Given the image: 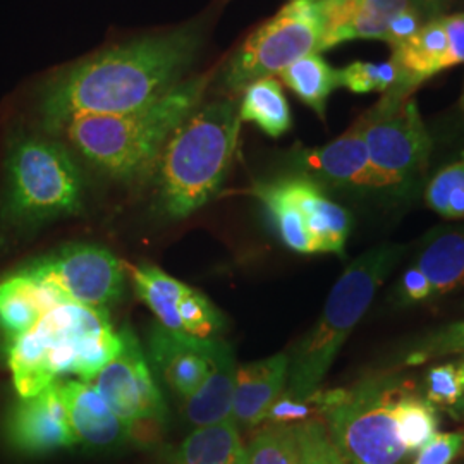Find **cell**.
<instances>
[{
    "mask_svg": "<svg viewBox=\"0 0 464 464\" xmlns=\"http://www.w3.org/2000/svg\"><path fill=\"white\" fill-rule=\"evenodd\" d=\"M293 425L298 442V464H348L322 418Z\"/></svg>",
    "mask_w": 464,
    "mask_h": 464,
    "instance_id": "cell-31",
    "label": "cell"
},
{
    "mask_svg": "<svg viewBox=\"0 0 464 464\" xmlns=\"http://www.w3.org/2000/svg\"><path fill=\"white\" fill-rule=\"evenodd\" d=\"M284 195L298 207L306 226L315 237L320 253L344 256L349 234L353 229V217L348 210L335 203L312 179L301 174H287L276 179Z\"/></svg>",
    "mask_w": 464,
    "mask_h": 464,
    "instance_id": "cell-15",
    "label": "cell"
},
{
    "mask_svg": "<svg viewBox=\"0 0 464 464\" xmlns=\"http://www.w3.org/2000/svg\"><path fill=\"white\" fill-rule=\"evenodd\" d=\"M339 86H344L353 93H385L398 80V69L392 59L385 63H363L356 61L337 71Z\"/></svg>",
    "mask_w": 464,
    "mask_h": 464,
    "instance_id": "cell-33",
    "label": "cell"
},
{
    "mask_svg": "<svg viewBox=\"0 0 464 464\" xmlns=\"http://www.w3.org/2000/svg\"><path fill=\"white\" fill-rule=\"evenodd\" d=\"M442 23L448 34L449 64L450 67L464 64V13L446 14Z\"/></svg>",
    "mask_w": 464,
    "mask_h": 464,
    "instance_id": "cell-38",
    "label": "cell"
},
{
    "mask_svg": "<svg viewBox=\"0 0 464 464\" xmlns=\"http://www.w3.org/2000/svg\"><path fill=\"white\" fill-rule=\"evenodd\" d=\"M217 344L214 337L201 339L157 324L149 334V358L162 381L184 401L191 398L210 375Z\"/></svg>",
    "mask_w": 464,
    "mask_h": 464,
    "instance_id": "cell-13",
    "label": "cell"
},
{
    "mask_svg": "<svg viewBox=\"0 0 464 464\" xmlns=\"http://www.w3.org/2000/svg\"><path fill=\"white\" fill-rule=\"evenodd\" d=\"M212 74L181 82L133 112L74 117L59 133L100 172L114 179L140 178L153 170L170 134L198 109Z\"/></svg>",
    "mask_w": 464,
    "mask_h": 464,
    "instance_id": "cell-2",
    "label": "cell"
},
{
    "mask_svg": "<svg viewBox=\"0 0 464 464\" xmlns=\"http://www.w3.org/2000/svg\"><path fill=\"white\" fill-rule=\"evenodd\" d=\"M415 383L398 372L368 373L332 391L318 389V415L348 464H410L399 440L394 406Z\"/></svg>",
    "mask_w": 464,
    "mask_h": 464,
    "instance_id": "cell-6",
    "label": "cell"
},
{
    "mask_svg": "<svg viewBox=\"0 0 464 464\" xmlns=\"http://www.w3.org/2000/svg\"><path fill=\"white\" fill-rule=\"evenodd\" d=\"M463 122H464V117H463Z\"/></svg>",
    "mask_w": 464,
    "mask_h": 464,
    "instance_id": "cell-42",
    "label": "cell"
},
{
    "mask_svg": "<svg viewBox=\"0 0 464 464\" xmlns=\"http://www.w3.org/2000/svg\"><path fill=\"white\" fill-rule=\"evenodd\" d=\"M122 348L103 308L66 303L11 341L9 368L19 398H32L64 375L92 382Z\"/></svg>",
    "mask_w": 464,
    "mask_h": 464,
    "instance_id": "cell-3",
    "label": "cell"
},
{
    "mask_svg": "<svg viewBox=\"0 0 464 464\" xmlns=\"http://www.w3.org/2000/svg\"><path fill=\"white\" fill-rule=\"evenodd\" d=\"M464 387L456 360L431 366L423 382V398L437 410L456 418L463 401Z\"/></svg>",
    "mask_w": 464,
    "mask_h": 464,
    "instance_id": "cell-32",
    "label": "cell"
},
{
    "mask_svg": "<svg viewBox=\"0 0 464 464\" xmlns=\"http://www.w3.org/2000/svg\"><path fill=\"white\" fill-rule=\"evenodd\" d=\"M391 59L398 69V80L391 90L404 95H415L421 84L449 69L448 34L442 17L425 23L415 36L392 49Z\"/></svg>",
    "mask_w": 464,
    "mask_h": 464,
    "instance_id": "cell-20",
    "label": "cell"
},
{
    "mask_svg": "<svg viewBox=\"0 0 464 464\" xmlns=\"http://www.w3.org/2000/svg\"><path fill=\"white\" fill-rule=\"evenodd\" d=\"M324 17L322 52L351 40H385L392 17L410 0H318Z\"/></svg>",
    "mask_w": 464,
    "mask_h": 464,
    "instance_id": "cell-16",
    "label": "cell"
},
{
    "mask_svg": "<svg viewBox=\"0 0 464 464\" xmlns=\"http://www.w3.org/2000/svg\"><path fill=\"white\" fill-rule=\"evenodd\" d=\"M394 420L399 440L411 456H415L435 433H439V410L420 396L415 387L398 399L394 406Z\"/></svg>",
    "mask_w": 464,
    "mask_h": 464,
    "instance_id": "cell-27",
    "label": "cell"
},
{
    "mask_svg": "<svg viewBox=\"0 0 464 464\" xmlns=\"http://www.w3.org/2000/svg\"><path fill=\"white\" fill-rule=\"evenodd\" d=\"M128 268L133 279L134 293L157 316V324L170 331L183 332L179 308L191 287L174 279L159 266L141 264Z\"/></svg>",
    "mask_w": 464,
    "mask_h": 464,
    "instance_id": "cell-24",
    "label": "cell"
},
{
    "mask_svg": "<svg viewBox=\"0 0 464 464\" xmlns=\"http://www.w3.org/2000/svg\"><path fill=\"white\" fill-rule=\"evenodd\" d=\"M406 251V245L383 243L366 249L346 266L344 274L332 287L314 329L289 354V377L284 391L287 396L304 399L320 389L337 353L365 316L377 291Z\"/></svg>",
    "mask_w": 464,
    "mask_h": 464,
    "instance_id": "cell-5",
    "label": "cell"
},
{
    "mask_svg": "<svg viewBox=\"0 0 464 464\" xmlns=\"http://www.w3.org/2000/svg\"><path fill=\"white\" fill-rule=\"evenodd\" d=\"M285 84L303 103L325 119L327 100L339 86L337 71L320 53H308L279 72Z\"/></svg>",
    "mask_w": 464,
    "mask_h": 464,
    "instance_id": "cell-26",
    "label": "cell"
},
{
    "mask_svg": "<svg viewBox=\"0 0 464 464\" xmlns=\"http://www.w3.org/2000/svg\"><path fill=\"white\" fill-rule=\"evenodd\" d=\"M452 354H464V320L429 332L408 344L398 365H423L429 360H439Z\"/></svg>",
    "mask_w": 464,
    "mask_h": 464,
    "instance_id": "cell-29",
    "label": "cell"
},
{
    "mask_svg": "<svg viewBox=\"0 0 464 464\" xmlns=\"http://www.w3.org/2000/svg\"><path fill=\"white\" fill-rule=\"evenodd\" d=\"M433 299L430 282L416 268L408 266L401 276L396 293H394V304L398 306H416L425 304Z\"/></svg>",
    "mask_w": 464,
    "mask_h": 464,
    "instance_id": "cell-36",
    "label": "cell"
},
{
    "mask_svg": "<svg viewBox=\"0 0 464 464\" xmlns=\"http://www.w3.org/2000/svg\"><path fill=\"white\" fill-rule=\"evenodd\" d=\"M358 122L377 193L391 198L413 197L427 174L433 150L415 97L387 90Z\"/></svg>",
    "mask_w": 464,
    "mask_h": 464,
    "instance_id": "cell-8",
    "label": "cell"
},
{
    "mask_svg": "<svg viewBox=\"0 0 464 464\" xmlns=\"http://www.w3.org/2000/svg\"><path fill=\"white\" fill-rule=\"evenodd\" d=\"M324 17L318 0H287L279 13L249 34L226 67L224 83L241 92L279 74L308 53L322 52Z\"/></svg>",
    "mask_w": 464,
    "mask_h": 464,
    "instance_id": "cell-9",
    "label": "cell"
},
{
    "mask_svg": "<svg viewBox=\"0 0 464 464\" xmlns=\"http://www.w3.org/2000/svg\"><path fill=\"white\" fill-rule=\"evenodd\" d=\"M425 201L435 214L464 218V159L442 167L425 188Z\"/></svg>",
    "mask_w": 464,
    "mask_h": 464,
    "instance_id": "cell-28",
    "label": "cell"
},
{
    "mask_svg": "<svg viewBox=\"0 0 464 464\" xmlns=\"http://www.w3.org/2000/svg\"><path fill=\"white\" fill-rule=\"evenodd\" d=\"M7 435L26 454H45L78 444L57 382L32 398H21L9 416Z\"/></svg>",
    "mask_w": 464,
    "mask_h": 464,
    "instance_id": "cell-14",
    "label": "cell"
},
{
    "mask_svg": "<svg viewBox=\"0 0 464 464\" xmlns=\"http://www.w3.org/2000/svg\"><path fill=\"white\" fill-rule=\"evenodd\" d=\"M413 266L430 282L433 299L464 285V226L427 234Z\"/></svg>",
    "mask_w": 464,
    "mask_h": 464,
    "instance_id": "cell-21",
    "label": "cell"
},
{
    "mask_svg": "<svg viewBox=\"0 0 464 464\" xmlns=\"http://www.w3.org/2000/svg\"><path fill=\"white\" fill-rule=\"evenodd\" d=\"M287 377L289 353L239 366L232 396V420L237 427H258L264 423L268 410L285 391Z\"/></svg>",
    "mask_w": 464,
    "mask_h": 464,
    "instance_id": "cell-18",
    "label": "cell"
},
{
    "mask_svg": "<svg viewBox=\"0 0 464 464\" xmlns=\"http://www.w3.org/2000/svg\"><path fill=\"white\" fill-rule=\"evenodd\" d=\"M291 166L295 174L312 179L325 191L377 193L365 138L358 121L346 133L324 147L293 151Z\"/></svg>",
    "mask_w": 464,
    "mask_h": 464,
    "instance_id": "cell-12",
    "label": "cell"
},
{
    "mask_svg": "<svg viewBox=\"0 0 464 464\" xmlns=\"http://www.w3.org/2000/svg\"><path fill=\"white\" fill-rule=\"evenodd\" d=\"M170 464H248V449L241 442L237 423L229 418L197 427L184 439Z\"/></svg>",
    "mask_w": 464,
    "mask_h": 464,
    "instance_id": "cell-23",
    "label": "cell"
},
{
    "mask_svg": "<svg viewBox=\"0 0 464 464\" xmlns=\"http://www.w3.org/2000/svg\"><path fill=\"white\" fill-rule=\"evenodd\" d=\"M239 117L241 122L258 126L270 138H281L293 126L289 102L274 76L258 80L243 90Z\"/></svg>",
    "mask_w": 464,
    "mask_h": 464,
    "instance_id": "cell-25",
    "label": "cell"
},
{
    "mask_svg": "<svg viewBox=\"0 0 464 464\" xmlns=\"http://www.w3.org/2000/svg\"><path fill=\"white\" fill-rule=\"evenodd\" d=\"M248 464H298L295 425L270 423L256 431L248 448Z\"/></svg>",
    "mask_w": 464,
    "mask_h": 464,
    "instance_id": "cell-30",
    "label": "cell"
},
{
    "mask_svg": "<svg viewBox=\"0 0 464 464\" xmlns=\"http://www.w3.org/2000/svg\"><path fill=\"white\" fill-rule=\"evenodd\" d=\"M239 130V102L224 99L197 109L170 134L153 167L166 216H191L216 195L231 169Z\"/></svg>",
    "mask_w": 464,
    "mask_h": 464,
    "instance_id": "cell-4",
    "label": "cell"
},
{
    "mask_svg": "<svg viewBox=\"0 0 464 464\" xmlns=\"http://www.w3.org/2000/svg\"><path fill=\"white\" fill-rule=\"evenodd\" d=\"M199 47L197 28L131 40L59 74L42 95V126L59 134L74 117L143 109L181 83Z\"/></svg>",
    "mask_w": 464,
    "mask_h": 464,
    "instance_id": "cell-1",
    "label": "cell"
},
{
    "mask_svg": "<svg viewBox=\"0 0 464 464\" xmlns=\"http://www.w3.org/2000/svg\"><path fill=\"white\" fill-rule=\"evenodd\" d=\"M236 360L229 344L218 341L210 375L191 398L184 399V415L195 427L232 418Z\"/></svg>",
    "mask_w": 464,
    "mask_h": 464,
    "instance_id": "cell-22",
    "label": "cell"
},
{
    "mask_svg": "<svg viewBox=\"0 0 464 464\" xmlns=\"http://www.w3.org/2000/svg\"><path fill=\"white\" fill-rule=\"evenodd\" d=\"M4 217L34 227L83 207V178L71 151L59 141L21 138L9 150Z\"/></svg>",
    "mask_w": 464,
    "mask_h": 464,
    "instance_id": "cell-7",
    "label": "cell"
},
{
    "mask_svg": "<svg viewBox=\"0 0 464 464\" xmlns=\"http://www.w3.org/2000/svg\"><path fill=\"white\" fill-rule=\"evenodd\" d=\"M66 303L71 301L53 282L24 266L0 281V327L14 341L32 331L52 308Z\"/></svg>",
    "mask_w": 464,
    "mask_h": 464,
    "instance_id": "cell-17",
    "label": "cell"
},
{
    "mask_svg": "<svg viewBox=\"0 0 464 464\" xmlns=\"http://www.w3.org/2000/svg\"><path fill=\"white\" fill-rule=\"evenodd\" d=\"M30 266L76 304L105 310L124 291V264L97 245L72 243Z\"/></svg>",
    "mask_w": 464,
    "mask_h": 464,
    "instance_id": "cell-11",
    "label": "cell"
},
{
    "mask_svg": "<svg viewBox=\"0 0 464 464\" xmlns=\"http://www.w3.org/2000/svg\"><path fill=\"white\" fill-rule=\"evenodd\" d=\"M423 24H425V19L420 16L415 9L410 5L408 9L401 11L398 16L392 17V21L389 23V28H387L383 42L389 44L391 49H396L398 45L404 44L411 36H415L421 30Z\"/></svg>",
    "mask_w": 464,
    "mask_h": 464,
    "instance_id": "cell-37",
    "label": "cell"
},
{
    "mask_svg": "<svg viewBox=\"0 0 464 464\" xmlns=\"http://www.w3.org/2000/svg\"><path fill=\"white\" fill-rule=\"evenodd\" d=\"M459 111H461V114L464 117V88H463V95H461V100H459Z\"/></svg>",
    "mask_w": 464,
    "mask_h": 464,
    "instance_id": "cell-41",
    "label": "cell"
},
{
    "mask_svg": "<svg viewBox=\"0 0 464 464\" xmlns=\"http://www.w3.org/2000/svg\"><path fill=\"white\" fill-rule=\"evenodd\" d=\"M181 331L201 339H208L224 325V316L214 306V303L197 289H189L184 296L181 308Z\"/></svg>",
    "mask_w": 464,
    "mask_h": 464,
    "instance_id": "cell-34",
    "label": "cell"
},
{
    "mask_svg": "<svg viewBox=\"0 0 464 464\" xmlns=\"http://www.w3.org/2000/svg\"><path fill=\"white\" fill-rule=\"evenodd\" d=\"M121 337L122 348L100 370L92 385L126 425L130 437L145 440V430L149 439L162 427L166 402L134 332L126 327Z\"/></svg>",
    "mask_w": 464,
    "mask_h": 464,
    "instance_id": "cell-10",
    "label": "cell"
},
{
    "mask_svg": "<svg viewBox=\"0 0 464 464\" xmlns=\"http://www.w3.org/2000/svg\"><path fill=\"white\" fill-rule=\"evenodd\" d=\"M410 4L425 19V23H429L431 19L446 16L444 13L448 11L452 0H410Z\"/></svg>",
    "mask_w": 464,
    "mask_h": 464,
    "instance_id": "cell-39",
    "label": "cell"
},
{
    "mask_svg": "<svg viewBox=\"0 0 464 464\" xmlns=\"http://www.w3.org/2000/svg\"><path fill=\"white\" fill-rule=\"evenodd\" d=\"M456 363H458V368H459V373H461V381H463L464 387V354H459L458 358H456ZM464 418V396L463 401H461V406H459V410H458V413H456V420H463Z\"/></svg>",
    "mask_w": 464,
    "mask_h": 464,
    "instance_id": "cell-40",
    "label": "cell"
},
{
    "mask_svg": "<svg viewBox=\"0 0 464 464\" xmlns=\"http://www.w3.org/2000/svg\"><path fill=\"white\" fill-rule=\"evenodd\" d=\"M57 385L78 444L88 448H111L130 437L126 425L100 396L92 382L59 381Z\"/></svg>",
    "mask_w": 464,
    "mask_h": 464,
    "instance_id": "cell-19",
    "label": "cell"
},
{
    "mask_svg": "<svg viewBox=\"0 0 464 464\" xmlns=\"http://www.w3.org/2000/svg\"><path fill=\"white\" fill-rule=\"evenodd\" d=\"M464 449V431L435 433L410 464H454Z\"/></svg>",
    "mask_w": 464,
    "mask_h": 464,
    "instance_id": "cell-35",
    "label": "cell"
}]
</instances>
